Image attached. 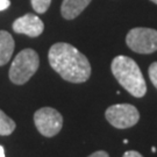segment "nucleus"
I'll use <instances>...</instances> for the list:
<instances>
[{"label": "nucleus", "mask_w": 157, "mask_h": 157, "mask_svg": "<svg viewBox=\"0 0 157 157\" xmlns=\"http://www.w3.org/2000/svg\"><path fill=\"white\" fill-rule=\"evenodd\" d=\"M126 43L135 52L152 54L157 50V30L144 27L130 29L126 36Z\"/></svg>", "instance_id": "20e7f679"}, {"label": "nucleus", "mask_w": 157, "mask_h": 157, "mask_svg": "<svg viewBox=\"0 0 157 157\" xmlns=\"http://www.w3.org/2000/svg\"><path fill=\"white\" fill-rule=\"evenodd\" d=\"M11 5L10 0H0V11H5Z\"/></svg>", "instance_id": "4468645a"}, {"label": "nucleus", "mask_w": 157, "mask_h": 157, "mask_svg": "<svg viewBox=\"0 0 157 157\" xmlns=\"http://www.w3.org/2000/svg\"><path fill=\"white\" fill-rule=\"evenodd\" d=\"M15 127L17 124L14 122V120L10 118L7 114H5L4 111L0 109V135L1 136L11 135L14 132Z\"/></svg>", "instance_id": "9d476101"}, {"label": "nucleus", "mask_w": 157, "mask_h": 157, "mask_svg": "<svg viewBox=\"0 0 157 157\" xmlns=\"http://www.w3.org/2000/svg\"><path fill=\"white\" fill-rule=\"evenodd\" d=\"M34 124L41 135L52 137L61 132L63 127V117L55 108L43 107L35 112Z\"/></svg>", "instance_id": "423d86ee"}, {"label": "nucleus", "mask_w": 157, "mask_h": 157, "mask_svg": "<svg viewBox=\"0 0 157 157\" xmlns=\"http://www.w3.org/2000/svg\"><path fill=\"white\" fill-rule=\"evenodd\" d=\"M150 1H152L154 4H156V5H157V0H150Z\"/></svg>", "instance_id": "f3484780"}, {"label": "nucleus", "mask_w": 157, "mask_h": 157, "mask_svg": "<svg viewBox=\"0 0 157 157\" xmlns=\"http://www.w3.org/2000/svg\"><path fill=\"white\" fill-rule=\"evenodd\" d=\"M13 30L17 34H25L29 37H37L44 30V23L37 15L25 14L13 22Z\"/></svg>", "instance_id": "0eeeda50"}, {"label": "nucleus", "mask_w": 157, "mask_h": 157, "mask_svg": "<svg viewBox=\"0 0 157 157\" xmlns=\"http://www.w3.org/2000/svg\"><path fill=\"white\" fill-rule=\"evenodd\" d=\"M40 65L37 52L33 49H23L13 59L10 67V79L15 85H23L33 77Z\"/></svg>", "instance_id": "7ed1b4c3"}, {"label": "nucleus", "mask_w": 157, "mask_h": 157, "mask_svg": "<svg viewBox=\"0 0 157 157\" xmlns=\"http://www.w3.org/2000/svg\"><path fill=\"white\" fill-rule=\"evenodd\" d=\"M105 118L118 129H127L133 127L140 120V113L137 108L130 104H117L106 109Z\"/></svg>", "instance_id": "39448f33"}, {"label": "nucleus", "mask_w": 157, "mask_h": 157, "mask_svg": "<svg viewBox=\"0 0 157 157\" xmlns=\"http://www.w3.org/2000/svg\"><path fill=\"white\" fill-rule=\"evenodd\" d=\"M113 76L119 84L133 97L142 98L147 93V84L137 63L130 57L117 56L111 64Z\"/></svg>", "instance_id": "f03ea898"}, {"label": "nucleus", "mask_w": 157, "mask_h": 157, "mask_svg": "<svg viewBox=\"0 0 157 157\" xmlns=\"http://www.w3.org/2000/svg\"><path fill=\"white\" fill-rule=\"evenodd\" d=\"M48 59L50 67L67 82L79 84L90 78L91 64L89 59L69 43L58 42L51 45Z\"/></svg>", "instance_id": "f257e3e1"}, {"label": "nucleus", "mask_w": 157, "mask_h": 157, "mask_svg": "<svg viewBox=\"0 0 157 157\" xmlns=\"http://www.w3.org/2000/svg\"><path fill=\"white\" fill-rule=\"evenodd\" d=\"M91 0H63L61 13L64 19L73 20L89 6Z\"/></svg>", "instance_id": "6e6552de"}, {"label": "nucleus", "mask_w": 157, "mask_h": 157, "mask_svg": "<svg viewBox=\"0 0 157 157\" xmlns=\"http://www.w3.org/2000/svg\"><path fill=\"white\" fill-rule=\"evenodd\" d=\"M148 72H149V78L151 80V83L157 89V62H154L149 67Z\"/></svg>", "instance_id": "f8f14e48"}, {"label": "nucleus", "mask_w": 157, "mask_h": 157, "mask_svg": "<svg viewBox=\"0 0 157 157\" xmlns=\"http://www.w3.org/2000/svg\"><path fill=\"white\" fill-rule=\"evenodd\" d=\"M122 157H143L139 151H135V150H129V151H126Z\"/></svg>", "instance_id": "ddd939ff"}, {"label": "nucleus", "mask_w": 157, "mask_h": 157, "mask_svg": "<svg viewBox=\"0 0 157 157\" xmlns=\"http://www.w3.org/2000/svg\"><path fill=\"white\" fill-rule=\"evenodd\" d=\"M0 157H5V149L2 146H0Z\"/></svg>", "instance_id": "dca6fc26"}, {"label": "nucleus", "mask_w": 157, "mask_h": 157, "mask_svg": "<svg viewBox=\"0 0 157 157\" xmlns=\"http://www.w3.org/2000/svg\"><path fill=\"white\" fill-rule=\"evenodd\" d=\"M89 157H109V155H108L106 151H104V150H99V151L93 152V154L90 155Z\"/></svg>", "instance_id": "2eb2a0df"}, {"label": "nucleus", "mask_w": 157, "mask_h": 157, "mask_svg": "<svg viewBox=\"0 0 157 157\" xmlns=\"http://www.w3.org/2000/svg\"><path fill=\"white\" fill-rule=\"evenodd\" d=\"M14 48L15 43L13 36L6 30H0V67L10 62Z\"/></svg>", "instance_id": "1a4fd4ad"}, {"label": "nucleus", "mask_w": 157, "mask_h": 157, "mask_svg": "<svg viewBox=\"0 0 157 157\" xmlns=\"http://www.w3.org/2000/svg\"><path fill=\"white\" fill-rule=\"evenodd\" d=\"M34 11L39 14H43L48 11L51 4V0H30Z\"/></svg>", "instance_id": "9b49d317"}]
</instances>
